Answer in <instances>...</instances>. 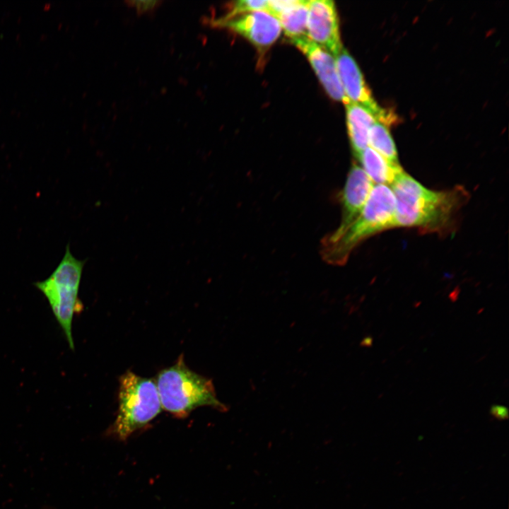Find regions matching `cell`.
Wrapping results in <instances>:
<instances>
[{
  "label": "cell",
  "instance_id": "6da1fadb",
  "mask_svg": "<svg viewBox=\"0 0 509 509\" xmlns=\"http://www.w3.org/2000/svg\"><path fill=\"white\" fill-rule=\"evenodd\" d=\"M391 186L395 199V227L416 228L423 233L451 232L458 211L469 199L463 187L429 189L404 170Z\"/></svg>",
  "mask_w": 509,
  "mask_h": 509
},
{
  "label": "cell",
  "instance_id": "7a4b0ae2",
  "mask_svg": "<svg viewBox=\"0 0 509 509\" xmlns=\"http://www.w3.org/2000/svg\"><path fill=\"white\" fill-rule=\"evenodd\" d=\"M395 199L391 188L373 186L360 214L346 227L324 237L321 255L333 265H343L351 252L362 241L383 230L395 227Z\"/></svg>",
  "mask_w": 509,
  "mask_h": 509
},
{
  "label": "cell",
  "instance_id": "3957f363",
  "mask_svg": "<svg viewBox=\"0 0 509 509\" xmlns=\"http://www.w3.org/2000/svg\"><path fill=\"white\" fill-rule=\"evenodd\" d=\"M156 384L162 409L176 416L185 417L203 406L226 410L216 397L211 380L190 370L182 355L173 365L158 373Z\"/></svg>",
  "mask_w": 509,
  "mask_h": 509
},
{
  "label": "cell",
  "instance_id": "277c9868",
  "mask_svg": "<svg viewBox=\"0 0 509 509\" xmlns=\"http://www.w3.org/2000/svg\"><path fill=\"white\" fill-rule=\"evenodd\" d=\"M85 263L72 255L68 244L63 259L53 273L47 279L34 283L47 298L71 350H74L73 318L83 308L78 295Z\"/></svg>",
  "mask_w": 509,
  "mask_h": 509
},
{
  "label": "cell",
  "instance_id": "5b68a950",
  "mask_svg": "<svg viewBox=\"0 0 509 509\" xmlns=\"http://www.w3.org/2000/svg\"><path fill=\"white\" fill-rule=\"evenodd\" d=\"M118 402L113 430L122 439L146 425L162 410L156 382L130 370L119 378Z\"/></svg>",
  "mask_w": 509,
  "mask_h": 509
},
{
  "label": "cell",
  "instance_id": "8992f818",
  "mask_svg": "<svg viewBox=\"0 0 509 509\" xmlns=\"http://www.w3.org/2000/svg\"><path fill=\"white\" fill-rule=\"evenodd\" d=\"M334 57L340 81L349 103L370 109L375 113L378 121L386 126L394 123L397 119L395 115L378 105L365 83L359 66L347 50L343 47Z\"/></svg>",
  "mask_w": 509,
  "mask_h": 509
},
{
  "label": "cell",
  "instance_id": "52a82bcc",
  "mask_svg": "<svg viewBox=\"0 0 509 509\" xmlns=\"http://www.w3.org/2000/svg\"><path fill=\"white\" fill-rule=\"evenodd\" d=\"M213 24L238 33L260 51L273 45L281 32L279 20L267 11H251L228 19L218 18Z\"/></svg>",
  "mask_w": 509,
  "mask_h": 509
},
{
  "label": "cell",
  "instance_id": "ba28073f",
  "mask_svg": "<svg viewBox=\"0 0 509 509\" xmlns=\"http://www.w3.org/2000/svg\"><path fill=\"white\" fill-rule=\"evenodd\" d=\"M307 31L310 40L334 57L342 49L339 18L334 1H309Z\"/></svg>",
  "mask_w": 509,
  "mask_h": 509
},
{
  "label": "cell",
  "instance_id": "9c48e42d",
  "mask_svg": "<svg viewBox=\"0 0 509 509\" xmlns=\"http://www.w3.org/2000/svg\"><path fill=\"white\" fill-rule=\"evenodd\" d=\"M291 43L306 56L327 94L344 105L349 103L340 81L335 57L308 37Z\"/></svg>",
  "mask_w": 509,
  "mask_h": 509
},
{
  "label": "cell",
  "instance_id": "30bf717a",
  "mask_svg": "<svg viewBox=\"0 0 509 509\" xmlns=\"http://www.w3.org/2000/svg\"><path fill=\"white\" fill-rule=\"evenodd\" d=\"M373 187V182L365 171L353 163L347 175L341 192L342 208L341 223L337 230L349 225L361 213Z\"/></svg>",
  "mask_w": 509,
  "mask_h": 509
},
{
  "label": "cell",
  "instance_id": "8fae6325",
  "mask_svg": "<svg viewBox=\"0 0 509 509\" xmlns=\"http://www.w3.org/2000/svg\"><path fill=\"white\" fill-rule=\"evenodd\" d=\"M345 106L349 136L357 158L368 146L370 129L378 119L375 113L361 105L349 103Z\"/></svg>",
  "mask_w": 509,
  "mask_h": 509
},
{
  "label": "cell",
  "instance_id": "7c38bea8",
  "mask_svg": "<svg viewBox=\"0 0 509 509\" xmlns=\"http://www.w3.org/2000/svg\"><path fill=\"white\" fill-rule=\"evenodd\" d=\"M357 159L370 180L377 185H392L398 174L403 171L399 164L390 163L370 146L365 148Z\"/></svg>",
  "mask_w": 509,
  "mask_h": 509
},
{
  "label": "cell",
  "instance_id": "4fadbf2b",
  "mask_svg": "<svg viewBox=\"0 0 509 509\" xmlns=\"http://www.w3.org/2000/svg\"><path fill=\"white\" fill-rule=\"evenodd\" d=\"M309 1L300 0L290 9L282 13L277 19L285 35L291 42L308 37L307 23Z\"/></svg>",
  "mask_w": 509,
  "mask_h": 509
},
{
  "label": "cell",
  "instance_id": "5bb4252c",
  "mask_svg": "<svg viewBox=\"0 0 509 509\" xmlns=\"http://www.w3.org/2000/svg\"><path fill=\"white\" fill-rule=\"evenodd\" d=\"M368 146L382 156L387 161L393 164H399L394 141L387 126L376 122L370 129Z\"/></svg>",
  "mask_w": 509,
  "mask_h": 509
},
{
  "label": "cell",
  "instance_id": "9a60e30c",
  "mask_svg": "<svg viewBox=\"0 0 509 509\" xmlns=\"http://www.w3.org/2000/svg\"><path fill=\"white\" fill-rule=\"evenodd\" d=\"M268 1L264 0H240L233 3L229 12L221 19H228L233 17L255 11H267Z\"/></svg>",
  "mask_w": 509,
  "mask_h": 509
},
{
  "label": "cell",
  "instance_id": "2e32d148",
  "mask_svg": "<svg viewBox=\"0 0 509 509\" xmlns=\"http://www.w3.org/2000/svg\"><path fill=\"white\" fill-rule=\"evenodd\" d=\"M299 0H271L268 1L267 12L276 18L283 12L296 6Z\"/></svg>",
  "mask_w": 509,
  "mask_h": 509
},
{
  "label": "cell",
  "instance_id": "e0dca14e",
  "mask_svg": "<svg viewBox=\"0 0 509 509\" xmlns=\"http://www.w3.org/2000/svg\"><path fill=\"white\" fill-rule=\"evenodd\" d=\"M129 6L136 8L139 14H143L148 11L156 9L161 3L160 1L146 0V1H126Z\"/></svg>",
  "mask_w": 509,
  "mask_h": 509
},
{
  "label": "cell",
  "instance_id": "ac0fdd59",
  "mask_svg": "<svg viewBox=\"0 0 509 509\" xmlns=\"http://www.w3.org/2000/svg\"><path fill=\"white\" fill-rule=\"evenodd\" d=\"M491 414L499 420L507 419L508 418V409L501 405H492L490 409Z\"/></svg>",
  "mask_w": 509,
  "mask_h": 509
},
{
  "label": "cell",
  "instance_id": "d6986e66",
  "mask_svg": "<svg viewBox=\"0 0 509 509\" xmlns=\"http://www.w3.org/2000/svg\"><path fill=\"white\" fill-rule=\"evenodd\" d=\"M365 344H364L365 345L370 346L372 344V338H370V337L366 338V339H365L363 342H365Z\"/></svg>",
  "mask_w": 509,
  "mask_h": 509
}]
</instances>
